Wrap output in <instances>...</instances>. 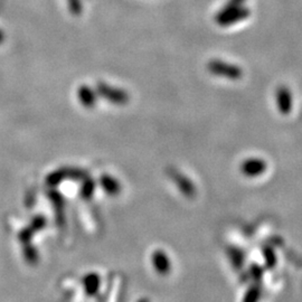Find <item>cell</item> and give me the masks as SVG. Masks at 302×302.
Listing matches in <instances>:
<instances>
[{
    "mask_svg": "<svg viewBox=\"0 0 302 302\" xmlns=\"http://www.w3.org/2000/svg\"><path fill=\"white\" fill-rule=\"evenodd\" d=\"M250 16V10L246 7H233V6L225 5L224 7L218 11V14L215 17L216 23L220 26H230L239 22L244 21Z\"/></svg>",
    "mask_w": 302,
    "mask_h": 302,
    "instance_id": "1",
    "label": "cell"
},
{
    "mask_svg": "<svg viewBox=\"0 0 302 302\" xmlns=\"http://www.w3.org/2000/svg\"><path fill=\"white\" fill-rule=\"evenodd\" d=\"M96 93L100 95L102 99L110 102L114 105H126L130 100V96L125 90L120 87H115L112 85H109L104 82H99L98 86H96Z\"/></svg>",
    "mask_w": 302,
    "mask_h": 302,
    "instance_id": "2",
    "label": "cell"
},
{
    "mask_svg": "<svg viewBox=\"0 0 302 302\" xmlns=\"http://www.w3.org/2000/svg\"><path fill=\"white\" fill-rule=\"evenodd\" d=\"M207 68L213 75L220 76V78H224L230 81L240 80L242 79L243 75V70L240 68V66L220 60L210 61L208 63Z\"/></svg>",
    "mask_w": 302,
    "mask_h": 302,
    "instance_id": "3",
    "label": "cell"
},
{
    "mask_svg": "<svg viewBox=\"0 0 302 302\" xmlns=\"http://www.w3.org/2000/svg\"><path fill=\"white\" fill-rule=\"evenodd\" d=\"M276 105H278L279 111L282 114H289L292 110V94L291 91L287 86H280L276 90Z\"/></svg>",
    "mask_w": 302,
    "mask_h": 302,
    "instance_id": "4",
    "label": "cell"
},
{
    "mask_svg": "<svg viewBox=\"0 0 302 302\" xmlns=\"http://www.w3.org/2000/svg\"><path fill=\"white\" fill-rule=\"evenodd\" d=\"M78 99L83 106L86 109H91L94 108L96 104L98 93L87 85H82L78 90Z\"/></svg>",
    "mask_w": 302,
    "mask_h": 302,
    "instance_id": "5",
    "label": "cell"
},
{
    "mask_svg": "<svg viewBox=\"0 0 302 302\" xmlns=\"http://www.w3.org/2000/svg\"><path fill=\"white\" fill-rule=\"evenodd\" d=\"M70 14L74 16H80L82 14V2L81 0H66Z\"/></svg>",
    "mask_w": 302,
    "mask_h": 302,
    "instance_id": "6",
    "label": "cell"
},
{
    "mask_svg": "<svg viewBox=\"0 0 302 302\" xmlns=\"http://www.w3.org/2000/svg\"><path fill=\"white\" fill-rule=\"evenodd\" d=\"M244 3H245V0H228L226 3L227 6H233V7H240Z\"/></svg>",
    "mask_w": 302,
    "mask_h": 302,
    "instance_id": "7",
    "label": "cell"
},
{
    "mask_svg": "<svg viewBox=\"0 0 302 302\" xmlns=\"http://www.w3.org/2000/svg\"><path fill=\"white\" fill-rule=\"evenodd\" d=\"M4 42V33L2 30H0V44Z\"/></svg>",
    "mask_w": 302,
    "mask_h": 302,
    "instance_id": "8",
    "label": "cell"
}]
</instances>
